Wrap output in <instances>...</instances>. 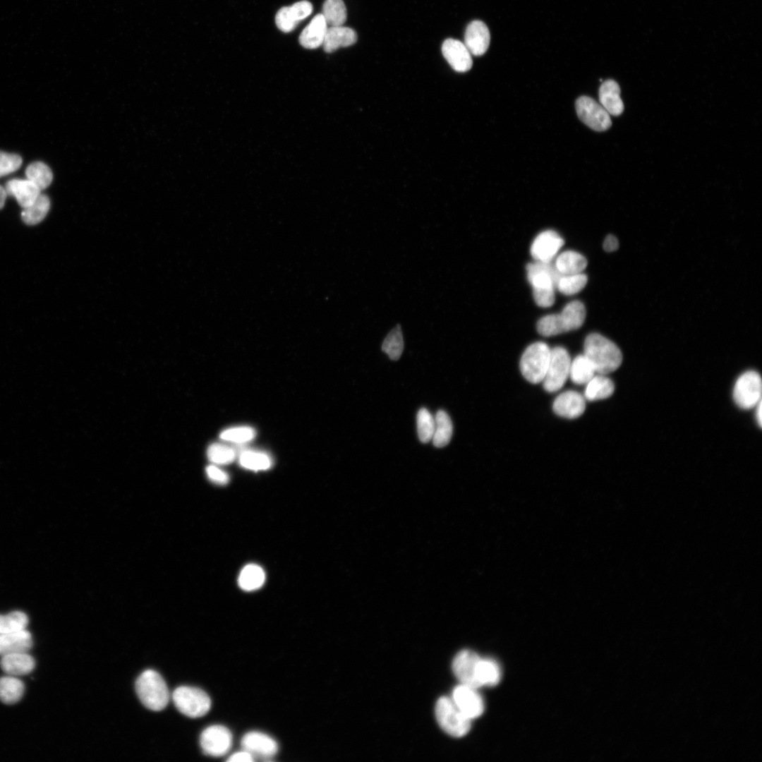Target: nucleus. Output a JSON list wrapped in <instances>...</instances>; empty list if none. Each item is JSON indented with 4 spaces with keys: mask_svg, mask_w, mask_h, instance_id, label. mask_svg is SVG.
<instances>
[{
    "mask_svg": "<svg viewBox=\"0 0 762 762\" xmlns=\"http://www.w3.org/2000/svg\"><path fill=\"white\" fill-rule=\"evenodd\" d=\"M417 432L420 441L428 443L432 440L435 431V418L425 408H421L417 413Z\"/></svg>",
    "mask_w": 762,
    "mask_h": 762,
    "instance_id": "4c0bfd02",
    "label": "nucleus"
},
{
    "mask_svg": "<svg viewBox=\"0 0 762 762\" xmlns=\"http://www.w3.org/2000/svg\"><path fill=\"white\" fill-rule=\"evenodd\" d=\"M490 35L487 25L480 20L471 22L465 31L464 44L472 55L481 56L488 49Z\"/></svg>",
    "mask_w": 762,
    "mask_h": 762,
    "instance_id": "dca6fc26",
    "label": "nucleus"
},
{
    "mask_svg": "<svg viewBox=\"0 0 762 762\" xmlns=\"http://www.w3.org/2000/svg\"><path fill=\"white\" fill-rule=\"evenodd\" d=\"M357 38L356 31L350 28L330 26L327 28L322 46L327 53H332L340 47L355 44Z\"/></svg>",
    "mask_w": 762,
    "mask_h": 762,
    "instance_id": "aec40b11",
    "label": "nucleus"
},
{
    "mask_svg": "<svg viewBox=\"0 0 762 762\" xmlns=\"http://www.w3.org/2000/svg\"><path fill=\"white\" fill-rule=\"evenodd\" d=\"M176 708L189 718H200L210 709L211 700L203 690L188 686L177 687L172 694Z\"/></svg>",
    "mask_w": 762,
    "mask_h": 762,
    "instance_id": "39448f33",
    "label": "nucleus"
},
{
    "mask_svg": "<svg viewBox=\"0 0 762 762\" xmlns=\"http://www.w3.org/2000/svg\"><path fill=\"white\" fill-rule=\"evenodd\" d=\"M255 759L253 756L249 752L243 749L241 751L235 752L234 754H231L227 759V761L250 762L253 761Z\"/></svg>",
    "mask_w": 762,
    "mask_h": 762,
    "instance_id": "49530a36",
    "label": "nucleus"
},
{
    "mask_svg": "<svg viewBox=\"0 0 762 762\" xmlns=\"http://www.w3.org/2000/svg\"><path fill=\"white\" fill-rule=\"evenodd\" d=\"M550 348L542 341L528 346L520 360V370L529 382H542L545 375L550 356Z\"/></svg>",
    "mask_w": 762,
    "mask_h": 762,
    "instance_id": "20e7f679",
    "label": "nucleus"
},
{
    "mask_svg": "<svg viewBox=\"0 0 762 762\" xmlns=\"http://www.w3.org/2000/svg\"><path fill=\"white\" fill-rule=\"evenodd\" d=\"M231 744V732L227 727L220 725L207 727L200 737V744L203 752L214 757L226 754L230 749Z\"/></svg>",
    "mask_w": 762,
    "mask_h": 762,
    "instance_id": "1a4fd4ad",
    "label": "nucleus"
},
{
    "mask_svg": "<svg viewBox=\"0 0 762 762\" xmlns=\"http://www.w3.org/2000/svg\"><path fill=\"white\" fill-rule=\"evenodd\" d=\"M382 350L393 361L398 360L404 350V339L400 325L394 327L385 338Z\"/></svg>",
    "mask_w": 762,
    "mask_h": 762,
    "instance_id": "c9c22d12",
    "label": "nucleus"
},
{
    "mask_svg": "<svg viewBox=\"0 0 762 762\" xmlns=\"http://www.w3.org/2000/svg\"><path fill=\"white\" fill-rule=\"evenodd\" d=\"M32 635L26 629L11 633L0 634V656L28 652L32 646Z\"/></svg>",
    "mask_w": 762,
    "mask_h": 762,
    "instance_id": "412c9836",
    "label": "nucleus"
},
{
    "mask_svg": "<svg viewBox=\"0 0 762 762\" xmlns=\"http://www.w3.org/2000/svg\"><path fill=\"white\" fill-rule=\"evenodd\" d=\"M7 195L14 197L23 209L30 205L40 195L41 190L27 179H13L5 184Z\"/></svg>",
    "mask_w": 762,
    "mask_h": 762,
    "instance_id": "f3484780",
    "label": "nucleus"
},
{
    "mask_svg": "<svg viewBox=\"0 0 762 762\" xmlns=\"http://www.w3.org/2000/svg\"><path fill=\"white\" fill-rule=\"evenodd\" d=\"M435 418V431L432 438L436 447L447 446L451 440L453 432L452 422L450 417L443 410L436 413Z\"/></svg>",
    "mask_w": 762,
    "mask_h": 762,
    "instance_id": "a878e982",
    "label": "nucleus"
},
{
    "mask_svg": "<svg viewBox=\"0 0 762 762\" xmlns=\"http://www.w3.org/2000/svg\"><path fill=\"white\" fill-rule=\"evenodd\" d=\"M135 691L141 703L154 711L163 710L170 698L165 681L153 670H147L139 675L135 682Z\"/></svg>",
    "mask_w": 762,
    "mask_h": 762,
    "instance_id": "f03ea898",
    "label": "nucleus"
},
{
    "mask_svg": "<svg viewBox=\"0 0 762 762\" xmlns=\"http://www.w3.org/2000/svg\"><path fill=\"white\" fill-rule=\"evenodd\" d=\"M599 101L610 115L619 116L623 112L624 104L620 97V88L613 80H607L600 85Z\"/></svg>",
    "mask_w": 762,
    "mask_h": 762,
    "instance_id": "4be33fe9",
    "label": "nucleus"
},
{
    "mask_svg": "<svg viewBox=\"0 0 762 762\" xmlns=\"http://www.w3.org/2000/svg\"><path fill=\"white\" fill-rule=\"evenodd\" d=\"M595 371L588 359L580 354L571 361L569 377L576 385H586L595 375Z\"/></svg>",
    "mask_w": 762,
    "mask_h": 762,
    "instance_id": "7c9ffc66",
    "label": "nucleus"
},
{
    "mask_svg": "<svg viewBox=\"0 0 762 762\" xmlns=\"http://www.w3.org/2000/svg\"><path fill=\"white\" fill-rule=\"evenodd\" d=\"M240 465L252 471L269 469L272 464L271 457L266 453L255 450H243L238 457Z\"/></svg>",
    "mask_w": 762,
    "mask_h": 762,
    "instance_id": "2f4dec72",
    "label": "nucleus"
},
{
    "mask_svg": "<svg viewBox=\"0 0 762 762\" xmlns=\"http://www.w3.org/2000/svg\"><path fill=\"white\" fill-rule=\"evenodd\" d=\"M567 332L575 330L581 327L586 318V308L580 301H573L567 303L560 313Z\"/></svg>",
    "mask_w": 762,
    "mask_h": 762,
    "instance_id": "cd10ccee",
    "label": "nucleus"
},
{
    "mask_svg": "<svg viewBox=\"0 0 762 762\" xmlns=\"http://www.w3.org/2000/svg\"><path fill=\"white\" fill-rule=\"evenodd\" d=\"M586 409V399L580 393L568 390L560 394L552 405L554 412L560 416L576 418L581 416Z\"/></svg>",
    "mask_w": 762,
    "mask_h": 762,
    "instance_id": "2eb2a0df",
    "label": "nucleus"
},
{
    "mask_svg": "<svg viewBox=\"0 0 762 762\" xmlns=\"http://www.w3.org/2000/svg\"><path fill=\"white\" fill-rule=\"evenodd\" d=\"M733 396L736 404L744 409L754 407L761 401V380L753 370L743 373L737 380Z\"/></svg>",
    "mask_w": 762,
    "mask_h": 762,
    "instance_id": "6e6552de",
    "label": "nucleus"
},
{
    "mask_svg": "<svg viewBox=\"0 0 762 762\" xmlns=\"http://www.w3.org/2000/svg\"><path fill=\"white\" fill-rule=\"evenodd\" d=\"M571 358L566 349L556 346L550 349L548 368L542 381L548 392L560 389L569 376Z\"/></svg>",
    "mask_w": 762,
    "mask_h": 762,
    "instance_id": "423d86ee",
    "label": "nucleus"
},
{
    "mask_svg": "<svg viewBox=\"0 0 762 762\" xmlns=\"http://www.w3.org/2000/svg\"><path fill=\"white\" fill-rule=\"evenodd\" d=\"M275 23L277 28L284 32H291L297 25L288 14L287 6H284L277 11Z\"/></svg>",
    "mask_w": 762,
    "mask_h": 762,
    "instance_id": "37998d69",
    "label": "nucleus"
},
{
    "mask_svg": "<svg viewBox=\"0 0 762 762\" xmlns=\"http://www.w3.org/2000/svg\"><path fill=\"white\" fill-rule=\"evenodd\" d=\"M583 355L598 374L607 375L617 370L622 356L618 346L598 333L588 334L584 341Z\"/></svg>",
    "mask_w": 762,
    "mask_h": 762,
    "instance_id": "f257e3e1",
    "label": "nucleus"
},
{
    "mask_svg": "<svg viewBox=\"0 0 762 762\" xmlns=\"http://www.w3.org/2000/svg\"><path fill=\"white\" fill-rule=\"evenodd\" d=\"M25 175L27 179L41 190L47 188L53 180L51 169L42 162H34L30 164L25 169Z\"/></svg>",
    "mask_w": 762,
    "mask_h": 762,
    "instance_id": "72a5a7b5",
    "label": "nucleus"
},
{
    "mask_svg": "<svg viewBox=\"0 0 762 762\" xmlns=\"http://www.w3.org/2000/svg\"><path fill=\"white\" fill-rule=\"evenodd\" d=\"M563 238L555 231L540 233L531 246V254L536 261L552 262L564 245Z\"/></svg>",
    "mask_w": 762,
    "mask_h": 762,
    "instance_id": "9d476101",
    "label": "nucleus"
},
{
    "mask_svg": "<svg viewBox=\"0 0 762 762\" xmlns=\"http://www.w3.org/2000/svg\"><path fill=\"white\" fill-rule=\"evenodd\" d=\"M7 195L5 188L0 185V210L4 206Z\"/></svg>",
    "mask_w": 762,
    "mask_h": 762,
    "instance_id": "09e8293b",
    "label": "nucleus"
},
{
    "mask_svg": "<svg viewBox=\"0 0 762 762\" xmlns=\"http://www.w3.org/2000/svg\"><path fill=\"white\" fill-rule=\"evenodd\" d=\"M35 659L28 652L11 653L1 656L0 667L8 675H25L35 668Z\"/></svg>",
    "mask_w": 762,
    "mask_h": 762,
    "instance_id": "a211bd4d",
    "label": "nucleus"
},
{
    "mask_svg": "<svg viewBox=\"0 0 762 762\" xmlns=\"http://www.w3.org/2000/svg\"><path fill=\"white\" fill-rule=\"evenodd\" d=\"M206 473L212 481L219 485H225L229 480L228 474L214 465L207 466Z\"/></svg>",
    "mask_w": 762,
    "mask_h": 762,
    "instance_id": "a18cd8bd",
    "label": "nucleus"
},
{
    "mask_svg": "<svg viewBox=\"0 0 762 762\" xmlns=\"http://www.w3.org/2000/svg\"><path fill=\"white\" fill-rule=\"evenodd\" d=\"M435 716L440 727L454 737H462L471 729V719L457 707L452 698H440L435 706Z\"/></svg>",
    "mask_w": 762,
    "mask_h": 762,
    "instance_id": "7ed1b4c3",
    "label": "nucleus"
},
{
    "mask_svg": "<svg viewBox=\"0 0 762 762\" xmlns=\"http://www.w3.org/2000/svg\"><path fill=\"white\" fill-rule=\"evenodd\" d=\"M476 689L461 684L456 687L452 692V700L459 710L471 720L480 716L485 708L483 699Z\"/></svg>",
    "mask_w": 762,
    "mask_h": 762,
    "instance_id": "9b49d317",
    "label": "nucleus"
},
{
    "mask_svg": "<svg viewBox=\"0 0 762 762\" xmlns=\"http://www.w3.org/2000/svg\"><path fill=\"white\" fill-rule=\"evenodd\" d=\"M265 574L258 565L250 564L245 566L240 572L238 582L241 588L253 591L260 588L265 583Z\"/></svg>",
    "mask_w": 762,
    "mask_h": 762,
    "instance_id": "c85d7f7f",
    "label": "nucleus"
},
{
    "mask_svg": "<svg viewBox=\"0 0 762 762\" xmlns=\"http://www.w3.org/2000/svg\"><path fill=\"white\" fill-rule=\"evenodd\" d=\"M619 247V241L613 235H608L603 243V248L607 252L616 250Z\"/></svg>",
    "mask_w": 762,
    "mask_h": 762,
    "instance_id": "de8ad7c7",
    "label": "nucleus"
},
{
    "mask_svg": "<svg viewBox=\"0 0 762 762\" xmlns=\"http://www.w3.org/2000/svg\"><path fill=\"white\" fill-rule=\"evenodd\" d=\"M480 656L470 650L460 651L453 660L452 670L456 677L462 684L475 689L480 687L476 677L477 665Z\"/></svg>",
    "mask_w": 762,
    "mask_h": 762,
    "instance_id": "ddd939ff",
    "label": "nucleus"
},
{
    "mask_svg": "<svg viewBox=\"0 0 762 762\" xmlns=\"http://www.w3.org/2000/svg\"><path fill=\"white\" fill-rule=\"evenodd\" d=\"M243 749L253 757L264 761L270 760L278 751L277 742L270 736L257 731L247 732L241 739Z\"/></svg>",
    "mask_w": 762,
    "mask_h": 762,
    "instance_id": "f8f14e48",
    "label": "nucleus"
},
{
    "mask_svg": "<svg viewBox=\"0 0 762 762\" xmlns=\"http://www.w3.org/2000/svg\"><path fill=\"white\" fill-rule=\"evenodd\" d=\"M501 676V670L496 661L480 658L476 670V677L480 687L497 685L500 681Z\"/></svg>",
    "mask_w": 762,
    "mask_h": 762,
    "instance_id": "bb28decb",
    "label": "nucleus"
},
{
    "mask_svg": "<svg viewBox=\"0 0 762 762\" xmlns=\"http://www.w3.org/2000/svg\"><path fill=\"white\" fill-rule=\"evenodd\" d=\"M584 397L595 401L610 397L615 390L613 382L605 375H595L586 385Z\"/></svg>",
    "mask_w": 762,
    "mask_h": 762,
    "instance_id": "b1692460",
    "label": "nucleus"
},
{
    "mask_svg": "<svg viewBox=\"0 0 762 762\" xmlns=\"http://www.w3.org/2000/svg\"><path fill=\"white\" fill-rule=\"evenodd\" d=\"M28 624V617L21 611L0 615V634L25 629Z\"/></svg>",
    "mask_w": 762,
    "mask_h": 762,
    "instance_id": "e433bc0d",
    "label": "nucleus"
},
{
    "mask_svg": "<svg viewBox=\"0 0 762 762\" xmlns=\"http://www.w3.org/2000/svg\"><path fill=\"white\" fill-rule=\"evenodd\" d=\"M757 406L758 407L756 409V418H757L758 425L760 426H761V423H762V421H761V419H762L761 412L762 411H761V401L758 403Z\"/></svg>",
    "mask_w": 762,
    "mask_h": 762,
    "instance_id": "8fccbe9b",
    "label": "nucleus"
},
{
    "mask_svg": "<svg viewBox=\"0 0 762 762\" xmlns=\"http://www.w3.org/2000/svg\"><path fill=\"white\" fill-rule=\"evenodd\" d=\"M22 162L20 155L0 151V177L17 171Z\"/></svg>",
    "mask_w": 762,
    "mask_h": 762,
    "instance_id": "a19ab883",
    "label": "nucleus"
},
{
    "mask_svg": "<svg viewBox=\"0 0 762 762\" xmlns=\"http://www.w3.org/2000/svg\"><path fill=\"white\" fill-rule=\"evenodd\" d=\"M442 53L455 71L464 73L472 67L471 54L465 44L458 40H445L442 45Z\"/></svg>",
    "mask_w": 762,
    "mask_h": 762,
    "instance_id": "4468645a",
    "label": "nucleus"
},
{
    "mask_svg": "<svg viewBox=\"0 0 762 762\" xmlns=\"http://www.w3.org/2000/svg\"><path fill=\"white\" fill-rule=\"evenodd\" d=\"M533 296L536 304L543 308H548L555 302V289L533 290Z\"/></svg>",
    "mask_w": 762,
    "mask_h": 762,
    "instance_id": "c03bdc74",
    "label": "nucleus"
},
{
    "mask_svg": "<svg viewBox=\"0 0 762 762\" xmlns=\"http://www.w3.org/2000/svg\"><path fill=\"white\" fill-rule=\"evenodd\" d=\"M327 28L322 14H317L301 32L299 36L301 45L309 49L322 45Z\"/></svg>",
    "mask_w": 762,
    "mask_h": 762,
    "instance_id": "6ab92c4d",
    "label": "nucleus"
},
{
    "mask_svg": "<svg viewBox=\"0 0 762 762\" xmlns=\"http://www.w3.org/2000/svg\"><path fill=\"white\" fill-rule=\"evenodd\" d=\"M555 267L560 274L582 272L587 266L586 258L574 250H566L555 257Z\"/></svg>",
    "mask_w": 762,
    "mask_h": 762,
    "instance_id": "5701e85b",
    "label": "nucleus"
},
{
    "mask_svg": "<svg viewBox=\"0 0 762 762\" xmlns=\"http://www.w3.org/2000/svg\"><path fill=\"white\" fill-rule=\"evenodd\" d=\"M49 208V198L47 195L40 193L30 205L23 208L21 212L22 219L26 224H37L44 219Z\"/></svg>",
    "mask_w": 762,
    "mask_h": 762,
    "instance_id": "c756f323",
    "label": "nucleus"
},
{
    "mask_svg": "<svg viewBox=\"0 0 762 762\" xmlns=\"http://www.w3.org/2000/svg\"><path fill=\"white\" fill-rule=\"evenodd\" d=\"M256 435L255 430L250 426H236L227 428L220 433V438L230 442L242 444L248 442Z\"/></svg>",
    "mask_w": 762,
    "mask_h": 762,
    "instance_id": "ea45409f",
    "label": "nucleus"
},
{
    "mask_svg": "<svg viewBox=\"0 0 762 762\" xmlns=\"http://www.w3.org/2000/svg\"><path fill=\"white\" fill-rule=\"evenodd\" d=\"M322 14L329 27L343 25L347 17L346 8L343 0H325Z\"/></svg>",
    "mask_w": 762,
    "mask_h": 762,
    "instance_id": "473e14b6",
    "label": "nucleus"
},
{
    "mask_svg": "<svg viewBox=\"0 0 762 762\" xmlns=\"http://www.w3.org/2000/svg\"><path fill=\"white\" fill-rule=\"evenodd\" d=\"M25 690L23 682L17 677L7 675L0 678V701L8 705L20 700Z\"/></svg>",
    "mask_w": 762,
    "mask_h": 762,
    "instance_id": "393cba45",
    "label": "nucleus"
},
{
    "mask_svg": "<svg viewBox=\"0 0 762 762\" xmlns=\"http://www.w3.org/2000/svg\"><path fill=\"white\" fill-rule=\"evenodd\" d=\"M587 276L581 272L573 274H561L555 289L564 295H574L581 291L587 284Z\"/></svg>",
    "mask_w": 762,
    "mask_h": 762,
    "instance_id": "f704fd0d",
    "label": "nucleus"
},
{
    "mask_svg": "<svg viewBox=\"0 0 762 762\" xmlns=\"http://www.w3.org/2000/svg\"><path fill=\"white\" fill-rule=\"evenodd\" d=\"M207 454L209 460L216 464H230L236 456V452L232 447L222 443L210 445Z\"/></svg>",
    "mask_w": 762,
    "mask_h": 762,
    "instance_id": "58836bf2",
    "label": "nucleus"
},
{
    "mask_svg": "<svg viewBox=\"0 0 762 762\" xmlns=\"http://www.w3.org/2000/svg\"><path fill=\"white\" fill-rule=\"evenodd\" d=\"M575 106L578 117L590 128L604 131L611 126L610 115L594 99L581 96L576 99Z\"/></svg>",
    "mask_w": 762,
    "mask_h": 762,
    "instance_id": "0eeeda50",
    "label": "nucleus"
},
{
    "mask_svg": "<svg viewBox=\"0 0 762 762\" xmlns=\"http://www.w3.org/2000/svg\"><path fill=\"white\" fill-rule=\"evenodd\" d=\"M289 15L297 24L310 16L313 11V5L308 1L303 0L287 6Z\"/></svg>",
    "mask_w": 762,
    "mask_h": 762,
    "instance_id": "79ce46f5",
    "label": "nucleus"
}]
</instances>
